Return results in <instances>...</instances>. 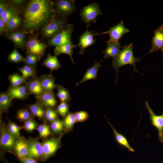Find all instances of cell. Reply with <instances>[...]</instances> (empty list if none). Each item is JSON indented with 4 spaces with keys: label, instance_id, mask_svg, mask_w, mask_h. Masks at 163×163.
Here are the masks:
<instances>
[{
    "label": "cell",
    "instance_id": "cell-1",
    "mask_svg": "<svg viewBox=\"0 0 163 163\" xmlns=\"http://www.w3.org/2000/svg\"><path fill=\"white\" fill-rule=\"evenodd\" d=\"M22 14V30L28 34L41 28L56 16L54 2L49 0L30 1L24 8Z\"/></svg>",
    "mask_w": 163,
    "mask_h": 163
},
{
    "label": "cell",
    "instance_id": "cell-2",
    "mask_svg": "<svg viewBox=\"0 0 163 163\" xmlns=\"http://www.w3.org/2000/svg\"><path fill=\"white\" fill-rule=\"evenodd\" d=\"M133 44L130 43L127 45H125L120 50L119 53L112 60V66L117 72V79L118 72L119 69L121 67L127 65H133L134 71L140 73L136 68V64L137 62L140 61V58H136L133 52Z\"/></svg>",
    "mask_w": 163,
    "mask_h": 163
},
{
    "label": "cell",
    "instance_id": "cell-3",
    "mask_svg": "<svg viewBox=\"0 0 163 163\" xmlns=\"http://www.w3.org/2000/svg\"><path fill=\"white\" fill-rule=\"evenodd\" d=\"M67 22L66 17L56 16L41 28V36L46 39H51L65 29Z\"/></svg>",
    "mask_w": 163,
    "mask_h": 163
},
{
    "label": "cell",
    "instance_id": "cell-4",
    "mask_svg": "<svg viewBox=\"0 0 163 163\" xmlns=\"http://www.w3.org/2000/svg\"><path fill=\"white\" fill-rule=\"evenodd\" d=\"M0 146L3 153L8 152L14 154V148L18 138L12 135L8 130L7 125L0 122Z\"/></svg>",
    "mask_w": 163,
    "mask_h": 163
},
{
    "label": "cell",
    "instance_id": "cell-5",
    "mask_svg": "<svg viewBox=\"0 0 163 163\" xmlns=\"http://www.w3.org/2000/svg\"><path fill=\"white\" fill-rule=\"evenodd\" d=\"M102 13L98 4L95 2L83 7L80 14L82 20L88 28L91 22H96L97 17Z\"/></svg>",
    "mask_w": 163,
    "mask_h": 163
},
{
    "label": "cell",
    "instance_id": "cell-6",
    "mask_svg": "<svg viewBox=\"0 0 163 163\" xmlns=\"http://www.w3.org/2000/svg\"><path fill=\"white\" fill-rule=\"evenodd\" d=\"M48 46L46 43L41 42L35 35L30 37L25 41V48L27 54H31L41 57Z\"/></svg>",
    "mask_w": 163,
    "mask_h": 163
},
{
    "label": "cell",
    "instance_id": "cell-7",
    "mask_svg": "<svg viewBox=\"0 0 163 163\" xmlns=\"http://www.w3.org/2000/svg\"><path fill=\"white\" fill-rule=\"evenodd\" d=\"M74 29L72 24H68L64 29L49 40L47 41L48 46H58L72 41L71 37Z\"/></svg>",
    "mask_w": 163,
    "mask_h": 163
},
{
    "label": "cell",
    "instance_id": "cell-8",
    "mask_svg": "<svg viewBox=\"0 0 163 163\" xmlns=\"http://www.w3.org/2000/svg\"><path fill=\"white\" fill-rule=\"evenodd\" d=\"M54 8L56 16L64 17L72 14L76 10L75 1L70 0L56 1Z\"/></svg>",
    "mask_w": 163,
    "mask_h": 163
},
{
    "label": "cell",
    "instance_id": "cell-9",
    "mask_svg": "<svg viewBox=\"0 0 163 163\" xmlns=\"http://www.w3.org/2000/svg\"><path fill=\"white\" fill-rule=\"evenodd\" d=\"M62 134L58 137L47 139L42 143L44 153L45 160L55 154L61 146V141Z\"/></svg>",
    "mask_w": 163,
    "mask_h": 163
},
{
    "label": "cell",
    "instance_id": "cell-10",
    "mask_svg": "<svg viewBox=\"0 0 163 163\" xmlns=\"http://www.w3.org/2000/svg\"><path fill=\"white\" fill-rule=\"evenodd\" d=\"M28 157L33 158L37 161H44L43 146L38 138H30L27 139Z\"/></svg>",
    "mask_w": 163,
    "mask_h": 163
},
{
    "label": "cell",
    "instance_id": "cell-11",
    "mask_svg": "<svg viewBox=\"0 0 163 163\" xmlns=\"http://www.w3.org/2000/svg\"><path fill=\"white\" fill-rule=\"evenodd\" d=\"M129 32V30L125 27L123 22L121 21L117 25L110 27L108 30L100 34L96 33V35L108 34L110 36L108 41L117 42L124 35Z\"/></svg>",
    "mask_w": 163,
    "mask_h": 163
},
{
    "label": "cell",
    "instance_id": "cell-12",
    "mask_svg": "<svg viewBox=\"0 0 163 163\" xmlns=\"http://www.w3.org/2000/svg\"><path fill=\"white\" fill-rule=\"evenodd\" d=\"M145 105L149 113L151 124L157 129L159 140L160 142L163 143V113L159 115L155 114L147 101Z\"/></svg>",
    "mask_w": 163,
    "mask_h": 163
},
{
    "label": "cell",
    "instance_id": "cell-13",
    "mask_svg": "<svg viewBox=\"0 0 163 163\" xmlns=\"http://www.w3.org/2000/svg\"><path fill=\"white\" fill-rule=\"evenodd\" d=\"M28 33L23 30L8 32L6 35L16 48L24 50L25 48V38Z\"/></svg>",
    "mask_w": 163,
    "mask_h": 163
},
{
    "label": "cell",
    "instance_id": "cell-14",
    "mask_svg": "<svg viewBox=\"0 0 163 163\" xmlns=\"http://www.w3.org/2000/svg\"><path fill=\"white\" fill-rule=\"evenodd\" d=\"M96 33L90 31L87 28L86 30L79 37L78 43L76 45L80 49L79 54H83L85 49L88 46L94 44L96 40L94 39V36Z\"/></svg>",
    "mask_w": 163,
    "mask_h": 163
},
{
    "label": "cell",
    "instance_id": "cell-15",
    "mask_svg": "<svg viewBox=\"0 0 163 163\" xmlns=\"http://www.w3.org/2000/svg\"><path fill=\"white\" fill-rule=\"evenodd\" d=\"M29 95H34L37 99L44 92L40 77L37 76L27 80L25 83Z\"/></svg>",
    "mask_w": 163,
    "mask_h": 163
},
{
    "label": "cell",
    "instance_id": "cell-16",
    "mask_svg": "<svg viewBox=\"0 0 163 163\" xmlns=\"http://www.w3.org/2000/svg\"><path fill=\"white\" fill-rule=\"evenodd\" d=\"M14 154L20 160L28 157V149L27 139L21 136L14 145Z\"/></svg>",
    "mask_w": 163,
    "mask_h": 163
},
{
    "label": "cell",
    "instance_id": "cell-17",
    "mask_svg": "<svg viewBox=\"0 0 163 163\" xmlns=\"http://www.w3.org/2000/svg\"><path fill=\"white\" fill-rule=\"evenodd\" d=\"M6 91L12 100H25L28 98L29 95L25 85L16 87L9 86Z\"/></svg>",
    "mask_w": 163,
    "mask_h": 163
},
{
    "label": "cell",
    "instance_id": "cell-18",
    "mask_svg": "<svg viewBox=\"0 0 163 163\" xmlns=\"http://www.w3.org/2000/svg\"><path fill=\"white\" fill-rule=\"evenodd\" d=\"M152 42L151 48L147 54L163 50V24L154 30V35Z\"/></svg>",
    "mask_w": 163,
    "mask_h": 163
},
{
    "label": "cell",
    "instance_id": "cell-19",
    "mask_svg": "<svg viewBox=\"0 0 163 163\" xmlns=\"http://www.w3.org/2000/svg\"><path fill=\"white\" fill-rule=\"evenodd\" d=\"M37 99L45 108H53L56 106L58 102L53 91H44Z\"/></svg>",
    "mask_w": 163,
    "mask_h": 163
},
{
    "label": "cell",
    "instance_id": "cell-20",
    "mask_svg": "<svg viewBox=\"0 0 163 163\" xmlns=\"http://www.w3.org/2000/svg\"><path fill=\"white\" fill-rule=\"evenodd\" d=\"M7 2L5 10L0 15V18L2 20L5 25L16 14H20L21 11L20 9L18 7L9 1Z\"/></svg>",
    "mask_w": 163,
    "mask_h": 163
},
{
    "label": "cell",
    "instance_id": "cell-21",
    "mask_svg": "<svg viewBox=\"0 0 163 163\" xmlns=\"http://www.w3.org/2000/svg\"><path fill=\"white\" fill-rule=\"evenodd\" d=\"M102 60L99 62H95L94 64L90 68L87 69L86 71L82 78L76 84L77 86L86 81L96 79L97 77V73L100 68L101 66L100 62Z\"/></svg>",
    "mask_w": 163,
    "mask_h": 163
},
{
    "label": "cell",
    "instance_id": "cell-22",
    "mask_svg": "<svg viewBox=\"0 0 163 163\" xmlns=\"http://www.w3.org/2000/svg\"><path fill=\"white\" fill-rule=\"evenodd\" d=\"M107 46L106 49L103 51L104 55V58L107 59L110 57L113 58L119 53L121 47L120 43L110 42L107 40L106 41Z\"/></svg>",
    "mask_w": 163,
    "mask_h": 163
},
{
    "label": "cell",
    "instance_id": "cell-23",
    "mask_svg": "<svg viewBox=\"0 0 163 163\" xmlns=\"http://www.w3.org/2000/svg\"><path fill=\"white\" fill-rule=\"evenodd\" d=\"M77 47L72 41L62 45L55 47L54 49L55 55L59 56L62 54H65L69 56L73 63L75 64L72 58V55L74 48Z\"/></svg>",
    "mask_w": 163,
    "mask_h": 163
},
{
    "label": "cell",
    "instance_id": "cell-24",
    "mask_svg": "<svg viewBox=\"0 0 163 163\" xmlns=\"http://www.w3.org/2000/svg\"><path fill=\"white\" fill-rule=\"evenodd\" d=\"M39 77L42 86L45 91H53L56 88L55 78L51 74L43 75Z\"/></svg>",
    "mask_w": 163,
    "mask_h": 163
},
{
    "label": "cell",
    "instance_id": "cell-25",
    "mask_svg": "<svg viewBox=\"0 0 163 163\" xmlns=\"http://www.w3.org/2000/svg\"><path fill=\"white\" fill-rule=\"evenodd\" d=\"M42 65L49 69L51 73L54 70H58L61 67V65L59 61L57 56H52L48 53L47 57L44 60Z\"/></svg>",
    "mask_w": 163,
    "mask_h": 163
},
{
    "label": "cell",
    "instance_id": "cell-26",
    "mask_svg": "<svg viewBox=\"0 0 163 163\" xmlns=\"http://www.w3.org/2000/svg\"><path fill=\"white\" fill-rule=\"evenodd\" d=\"M108 123L112 128L115 139L118 144L127 149L129 151L132 152L135 151L134 149L130 145L126 138L123 135L117 132L107 119Z\"/></svg>",
    "mask_w": 163,
    "mask_h": 163
},
{
    "label": "cell",
    "instance_id": "cell-27",
    "mask_svg": "<svg viewBox=\"0 0 163 163\" xmlns=\"http://www.w3.org/2000/svg\"><path fill=\"white\" fill-rule=\"evenodd\" d=\"M12 100L6 91L0 94V117L3 113H7L12 105Z\"/></svg>",
    "mask_w": 163,
    "mask_h": 163
},
{
    "label": "cell",
    "instance_id": "cell-28",
    "mask_svg": "<svg viewBox=\"0 0 163 163\" xmlns=\"http://www.w3.org/2000/svg\"><path fill=\"white\" fill-rule=\"evenodd\" d=\"M27 107L34 117H37L40 120L44 121V107L40 101H37L33 104L28 105Z\"/></svg>",
    "mask_w": 163,
    "mask_h": 163
},
{
    "label": "cell",
    "instance_id": "cell-29",
    "mask_svg": "<svg viewBox=\"0 0 163 163\" xmlns=\"http://www.w3.org/2000/svg\"><path fill=\"white\" fill-rule=\"evenodd\" d=\"M20 14H17L7 23L6 34L9 32L18 30L19 27L22 25V18Z\"/></svg>",
    "mask_w": 163,
    "mask_h": 163
},
{
    "label": "cell",
    "instance_id": "cell-30",
    "mask_svg": "<svg viewBox=\"0 0 163 163\" xmlns=\"http://www.w3.org/2000/svg\"><path fill=\"white\" fill-rule=\"evenodd\" d=\"M21 75L27 80L29 78L37 77V70L36 67L25 65L18 69Z\"/></svg>",
    "mask_w": 163,
    "mask_h": 163
},
{
    "label": "cell",
    "instance_id": "cell-31",
    "mask_svg": "<svg viewBox=\"0 0 163 163\" xmlns=\"http://www.w3.org/2000/svg\"><path fill=\"white\" fill-rule=\"evenodd\" d=\"M63 119L64 130L66 132L71 131L77 122L74 113L69 112Z\"/></svg>",
    "mask_w": 163,
    "mask_h": 163
},
{
    "label": "cell",
    "instance_id": "cell-32",
    "mask_svg": "<svg viewBox=\"0 0 163 163\" xmlns=\"http://www.w3.org/2000/svg\"><path fill=\"white\" fill-rule=\"evenodd\" d=\"M57 92L56 96L61 102H68L71 100L70 93L67 89L62 85H56Z\"/></svg>",
    "mask_w": 163,
    "mask_h": 163
},
{
    "label": "cell",
    "instance_id": "cell-33",
    "mask_svg": "<svg viewBox=\"0 0 163 163\" xmlns=\"http://www.w3.org/2000/svg\"><path fill=\"white\" fill-rule=\"evenodd\" d=\"M34 117L29 109L25 108L19 109L16 115V118L20 121L24 123L29 120L34 119Z\"/></svg>",
    "mask_w": 163,
    "mask_h": 163
},
{
    "label": "cell",
    "instance_id": "cell-34",
    "mask_svg": "<svg viewBox=\"0 0 163 163\" xmlns=\"http://www.w3.org/2000/svg\"><path fill=\"white\" fill-rule=\"evenodd\" d=\"M8 79L11 86L16 87L25 84L27 80L21 75L17 73H14L10 75L8 77Z\"/></svg>",
    "mask_w": 163,
    "mask_h": 163
},
{
    "label": "cell",
    "instance_id": "cell-35",
    "mask_svg": "<svg viewBox=\"0 0 163 163\" xmlns=\"http://www.w3.org/2000/svg\"><path fill=\"white\" fill-rule=\"evenodd\" d=\"M50 127L53 133L55 134H59L64 130L63 120L57 118L50 123Z\"/></svg>",
    "mask_w": 163,
    "mask_h": 163
},
{
    "label": "cell",
    "instance_id": "cell-36",
    "mask_svg": "<svg viewBox=\"0 0 163 163\" xmlns=\"http://www.w3.org/2000/svg\"><path fill=\"white\" fill-rule=\"evenodd\" d=\"M36 130L39 133L40 137L43 139L47 138L51 134L50 127L45 123L38 125Z\"/></svg>",
    "mask_w": 163,
    "mask_h": 163
},
{
    "label": "cell",
    "instance_id": "cell-37",
    "mask_svg": "<svg viewBox=\"0 0 163 163\" xmlns=\"http://www.w3.org/2000/svg\"><path fill=\"white\" fill-rule=\"evenodd\" d=\"M58 114L53 108H46L44 109V121L51 123L58 118Z\"/></svg>",
    "mask_w": 163,
    "mask_h": 163
},
{
    "label": "cell",
    "instance_id": "cell-38",
    "mask_svg": "<svg viewBox=\"0 0 163 163\" xmlns=\"http://www.w3.org/2000/svg\"><path fill=\"white\" fill-rule=\"evenodd\" d=\"M25 57H23L17 50L16 48H14L10 53L8 57V61L11 62L18 63L24 62Z\"/></svg>",
    "mask_w": 163,
    "mask_h": 163
},
{
    "label": "cell",
    "instance_id": "cell-39",
    "mask_svg": "<svg viewBox=\"0 0 163 163\" xmlns=\"http://www.w3.org/2000/svg\"><path fill=\"white\" fill-rule=\"evenodd\" d=\"M42 58L38 56L28 54H27L25 57L24 60L23 62L25 65L36 67L37 63Z\"/></svg>",
    "mask_w": 163,
    "mask_h": 163
},
{
    "label": "cell",
    "instance_id": "cell-40",
    "mask_svg": "<svg viewBox=\"0 0 163 163\" xmlns=\"http://www.w3.org/2000/svg\"><path fill=\"white\" fill-rule=\"evenodd\" d=\"M69 104L67 102H61L56 107V111L63 118H64L69 113Z\"/></svg>",
    "mask_w": 163,
    "mask_h": 163
},
{
    "label": "cell",
    "instance_id": "cell-41",
    "mask_svg": "<svg viewBox=\"0 0 163 163\" xmlns=\"http://www.w3.org/2000/svg\"><path fill=\"white\" fill-rule=\"evenodd\" d=\"M38 125L34 119H32L25 122L22 127L27 132L31 133L37 129Z\"/></svg>",
    "mask_w": 163,
    "mask_h": 163
},
{
    "label": "cell",
    "instance_id": "cell-42",
    "mask_svg": "<svg viewBox=\"0 0 163 163\" xmlns=\"http://www.w3.org/2000/svg\"><path fill=\"white\" fill-rule=\"evenodd\" d=\"M74 113L77 122H84L89 117L88 113L85 111H78Z\"/></svg>",
    "mask_w": 163,
    "mask_h": 163
},
{
    "label": "cell",
    "instance_id": "cell-43",
    "mask_svg": "<svg viewBox=\"0 0 163 163\" xmlns=\"http://www.w3.org/2000/svg\"><path fill=\"white\" fill-rule=\"evenodd\" d=\"M8 123L7 125V129L9 132L14 136L19 138L21 137L20 134L14 127L13 122L8 119Z\"/></svg>",
    "mask_w": 163,
    "mask_h": 163
},
{
    "label": "cell",
    "instance_id": "cell-44",
    "mask_svg": "<svg viewBox=\"0 0 163 163\" xmlns=\"http://www.w3.org/2000/svg\"><path fill=\"white\" fill-rule=\"evenodd\" d=\"M19 161L22 163H38L35 159L29 157L20 159Z\"/></svg>",
    "mask_w": 163,
    "mask_h": 163
},
{
    "label": "cell",
    "instance_id": "cell-45",
    "mask_svg": "<svg viewBox=\"0 0 163 163\" xmlns=\"http://www.w3.org/2000/svg\"><path fill=\"white\" fill-rule=\"evenodd\" d=\"M6 33L5 24L2 20L0 18V35L2 36L4 34H6Z\"/></svg>",
    "mask_w": 163,
    "mask_h": 163
},
{
    "label": "cell",
    "instance_id": "cell-46",
    "mask_svg": "<svg viewBox=\"0 0 163 163\" xmlns=\"http://www.w3.org/2000/svg\"><path fill=\"white\" fill-rule=\"evenodd\" d=\"M9 1L20 8L22 6H23L25 2V1L22 0H12Z\"/></svg>",
    "mask_w": 163,
    "mask_h": 163
},
{
    "label": "cell",
    "instance_id": "cell-47",
    "mask_svg": "<svg viewBox=\"0 0 163 163\" xmlns=\"http://www.w3.org/2000/svg\"><path fill=\"white\" fill-rule=\"evenodd\" d=\"M7 2L4 0H1L0 1V15L5 10L6 6L7 4Z\"/></svg>",
    "mask_w": 163,
    "mask_h": 163
},
{
    "label": "cell",
    "instance_id": "cell-48",
    "mask_svg": "<svg viewBox=\"0 0 163 163\" xmlns=\"http://www.w3.org/2000/svg\"><path fill=\"white\" fill-rule=\"evenodd\" d=\"M162 58L163 59V50H162Z\"/></svg>",
    "mask_w": 163,
    "mask_h": 163
}]
</instances>
